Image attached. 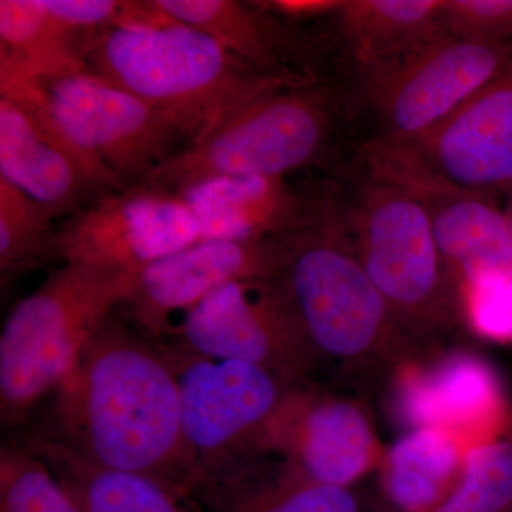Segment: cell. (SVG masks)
<instances>
[{
	"instance_id": "obj_20",
	"label": "cell",
	"mask_w": 512,
	"mask_h": 512,
	"mask_svg": "<svg viewBox=\"0 0 512 512\" xmlns=\"http://www.w3.org/2000/svg\"><path fill=\"white\" fill-rule=\"evenodd\" d=\"M12 441L52 470L82 512H204L183 488L144 474L96 466L35 430L16 434Z\"/></svg>"
},
{
	"instance_id": "obj_22",
	"label": "cell",
	"mask_w": 512,
	"mask_h": 512,
	"mask_svg": "<svg viewBox=\"0 0 512 512\" xmlns=\"http://www.w3.org/2000/svg\"><path fill=\"white\" fill-rule=\"evenodd\" d=\"M154 5L168 18L207 33L266 76L292 82H316L289 69L288 35L268 10L235 0H156Z\"/></svg>"
},
{
	"instance_id": "obj_19",
	"label": "cell",
	"mask_w": 512,
	"mask_h": 512,
	"mask_svg": "<svg viewBox=\"0 0 512 512\" xmlns=\"http://www.w3.org/2000/svg\"><path fill=\"white\" fill-rule=\"evenodd\" d=\"M177 195L197 218L202 239L284 237L312 220L284 178H210Z\"/></svg>"
},
{
	"instance_id": "obj_1",
	"label": "cell",
	"mask_w": 512,
	"mask_h": 512,
	"mask_svg": "<svg viewBox=\"0 0 512 512\" xmlns=\"http://www.w3.org/2000/svg\"><path fill=\"white\" fill-rule=\"evenodd\" d=\"M53 394L37 433L96 466L191 493L197 461L185 441L177 373L164 345L114 313Z\"/></svg>"
},
{
	"instance_id": "obj_13",
	"label": "cell",
	"mask_w": 512,
	"mask_h": 512,
	"mask_svg": "<svg viewBox=\"0 0 512 512\" xmlns=\"http://www.w3.org/2000/svg\"><path fill=\"white\" fill-rule=\"evenodd\" d=\"M392 414L406 431L439 429L468 448L501 439L511 424L507 392L494 367L466 349L406 360L390 375Z\"/></svg>"
},
{
	"instance_id": "obj_32",
	"label": "cell",
	"mask_w": 512,
	"mask_h": 512,
	"mask_svg": "<svg viewBox=\"0 0 512 512\" xmlns=\"http://www.w3.org/2000/svg\"><path fill=\"white\" fill-rule=\"evenodd\" d=\"M508 512H512V508H511V510H510V511H508Z\"/></svg>"
},
{
	"instance_id": "obj_2",
	"label": "cell",
	"mask_w": 512,
	"mask_h": 512,
	"mask_svg": "<svg viewBox=\"0 0 512 512\" xmlns=\"http://www.w3.org/2000/svg\"><path fill=\"white\" fill-rule=\"evenodd\" d=\"M275 279L319 367L359 380L379 379L424 352L400 328L366 274L343 220L312 218L284 235Z\"/></svg>"
},
{
	"instance_id": "obj_18",
	"label": "cell",
	"mask_w": 512,
	"mask_h": 512,
	"mask_svg": "<svg viewBox=\"0 0 512 512\" xmlns=\"http://www.w3.org/2000/svg\"><path fill=\"white\" fill-rule=\"evenodd\" d=\"M191 494L204 512H362L349 488L313 483L272 448L202 474Z\"/></svg>"
},
{
	"instance_id": "obj_5",
	"label": "cell",
	"mask_w": 512,
	"mask_h": 512,
	"mask_svg": "<svg viewBox=\"0 0 512 512\" xmlns=\"http://www.w3.org/2000/svg\"><path fill=\"white\" fill-rule=\"evenodd\" d=\"M138 274L63 262L20 299L0 333V417L16 429L72 373L84 349L127 301Z\"/></svg>"
},
{
	"instance_id": "obj_31",
	"label": "cell",
	"mask_w": 512,
	"mask_h": 512,
	"mask_svg": "<svg viewBox=\"0 0 512 512\" xmlns=\"http://www.w3.org/2000/svg\"><path fill=\"white\" fill-rule=\"evenodd\" d=\"M507 208H505V215H507L508 221L512 228V187L508 188L507 191Z\"/></svg>"
},
{
	"instance_id": "obj_24",
	"label": "cell",
	"mask_w": 512,
	"mask_h": 512,
	"mask_svg": "<svg viewBox=\"0 0 512 512\" xmlns=\"http://www.w3.org/2000/svg\"><path fill=\"white\" fill-rule=\"evenodd\" d=\"M53 18L42 0H0V72L49 74L84 69V37Z\"/></svg>"
},
{
	"instance_id": "obj_25",
	"label": "cell",
	"mask_w": 512,
	"mask_h": 512,
	"mask_svg": "<svg viewBox=\"0 0 512 512\" xmlns=\"http://www.w3.org/2000/svg\"><path fill=\"white\" fill-rule=\"evenodd\" d=\"M53 215L0 177V275L10 279L59 259Z\"/></svg>"
},
{
	"instance_id": "obj_9",
	"label": "cell",
	"mask_w": 512,
	"mask_h": 512,
	"mask_svg": "<svg viewBox=\"0 0 512 512\" xmlns=\"http://www.w3.org/2000/svg\"><path fill=\"white\" fill-rule=\"evenodd\" d=\"M167 348L198 477L266 448L269 424L295 384L265 367ZM197 481V480H195Z\"/></svg>"
},
{
	"instance_id": "obj_8",
	"label": "cell",
	"mask_w": 512,
	"mask_h": 512,
	"mask_svg": "<svg viewBox=\"0 0 512 512\" xmlns=\"http://www.w3.org/2000/svg\"><path fill=\"white\" fill-rule=\"evenodd\" d=\"M164 346L210 359L265 367L289 383L319 369L298 316L276 279L218 286L190 309Z\"/></svg>"
},
{
	"instance_id": "obj_17",
	"label": "cell",
	"mask_w": 512,
	"mask_h": 512,
	"mask_svg": "<svg viewBox=\"0 0 512 512\" xmlns=\"http://www.w3.org/2000/svg\"><path fill=\"white\" fill-rule=\"evenodd\" d=\"M0 177L57 217L83 208L106 188L90 164L45 121L13 97L0 94Z\"/></svg>"
},
{
	"instance_id": "obj_7",
	"label": "cell",
	"mask_w": 512,
	"mask_h": 512,
	"mask_svg": "<svg viewBox=\"0 0 512 512\" xmlns=\"http://www.w3.org/2000/svg\"><path fill=\"white\" fill-rule=\"evenodd\" d=\"M332 127V93L325 86L282 87L251 101L165 161L146 184L178 194L210 178H284L315 161Z\"/></svg>"
},
{
	"instance_id": "obj_10",
	"label": "cell",
	"mask_w": 512,
	"mask_h": 512,
	"mask_svg": "<svg viewBox=\"0 0 512 512\" xmlns=\"http://www.w3.org/2000/svg\"><path fill=\"white\" fill-rule=\"evenodd\" d=\"M512 59V43L446 35L390 69L365 79L377 140L406 143L427 133L493 82Z\"/></svg>"
},
{
	"instance_id": "obj_21",
	"label": "cell",
	"mask_w": 512,
	"mask_h": 512,
	"mask_svg": "<svg viewBox=\"0 0 512 512\" xmlns=\"http://www.w3.org/2000/svg\"><path fill=\"white\" fill-rule=\"evenodd\" d=\"M444 0H342L338 28L363 80L446 35Z\"/></svg>"
},
{
	"instance_id": "obj_3",
	"label": "cell",
	"mask_w": 512,
	"mask_h": 512,
	"mask_svg": "<svg viewBox=\"0 0 512 512\" xmlns=\"http://www.w3.org/2000/svg\"><path fill=\"white\" fill-rule=\"evenodd\" d=\"M83 60L90 72L174 114L195 140L258 97L306 84L266 76L207 33L168 16L90 33Z\"/></svg>"
},
{
	"instance_id": "obj_11",
	"label": "cell",
	"mask_w": 512,
	"mask_h": 512,
	"mask_svg": "<svg viewBox=\"0 0 512 512\" xmlns=\"http://www.w3.org/2000/svg\"><path fill=\"white\" fill-rule=\"evenodd\" d=\"M362 153L367 174L400 185L421 202L458 291L480 276H512L510 221L488 194L448 183L402 143L375 140Z\"/></svg>"
},
{
	"instance_id": "obj_15",
	"label": "cell",
	"mask_w": 512,
	"mask_h": 512,
	"mask_svg": "<svg viewBox=\"0 0 512 512\" xmlns=\"http://www.w3.org/2000/svg\"><path fill=\"white\" fill-rule=\"evenodd\" d=\"M265 446L313 483L338 488H349L383 458L365 409L311 382L288 390L269 424Z\"/></svg>"
},
{
	"instance_id": "obj_30",
	"label": "cell",
	"mask_w": 512,
	"mask_h": 512,
	"mask_svg": "<svg viewBox=\"0 0 512 512\" xmlns=\"http://www.w3.org/2000/svg\"><path fill=\"white\" fill-rule=\"evenodd\" d=\"M258 5L286 18H316L335 15L342 6V0H272Z\"/></svg>"
},
{
	"instance_id": "obj_4",
	"label": "cell",
	"mask_w": 512,
	"mask_h": 512,
	"mask_svg": "<svg viewBox=\"0 0 512 512\" xmlns=\"http://www.w3.org/2000/svg\"><path fill=\"white\" fill-rule=\"evenodd\" d=\"M2 94L22 101L90 164L107 190L147 183L165 161L194 143L190 128L90 72H0Z\"/></svg>"
},
{
	"instance_id": "obj_6",
	"label": "cell",
	"mask_w": 512,
	"mask_h": 512,
	"mask_svg": "<svg viewBox=\"0 0 512 512\" xmlns=\"http://www.w3.org/2000/svg\"><path fill=\"white\" fill-rule=\"evenodd\" d=\"M367 177L343 224L400 328L430 349L453 326L460 309L456 286L421 202L392 181Z\"/></svg>"
},
{
	"instance_id": "obj_23",
	"label": "cell",
	"mask_w": 512,
	"mask_h": 512,
	"mask_svg": "<svg viewBox=\"0 0 512 512\" xmlns=\"http://www.w3.org/2000/svg\"><path fill=\"white\" fill-rule=\"evenodd\" d=\"M466 451L447 431H406L382 458L384 495L399 512H437L456 484Z\"/></svg>"
},
{
	"instance_id": "obj_27",
	"label": "cell",
	"mask_w": 512,
	"mask_h": 512,
	"mask_svg": "<svg viewBox=\"0 0 512 512\" xmlns=\"http://www.w3.org/2000/svg\"><path fill=\"white\" fill-rule=\"evenodd\" d=\"M0 512H82L49 467L9 440L0 448Z\"/></svg>"
},
{
	"instance_id": "obj_29",
	"label": "cell",
	"mask_w": 512,
	"mask_h": 512,
	"mask_svg": "<svg viewBox=\"0 0 512 512\" xmlns=\"http://www.w3.org/2000/svg\"><path fill=\"white\" fill-rule=\"evenodd\" d=\"M448 35L484 43H512V0H444Z\"/></svg>"
},
{
	"instance_id": "obj_28",
	"label": "cell",
	"mask_w": 512,
	"mask_h": 512,
	"mask_svg": "<svg viewBox=\"0 0 512 512\" xmlns=\"http://www.w3.org/2000/svg\"><path fill=\"white\" fill-rule=\"evenodd\" d=\"M460 311L480 338L512 342V276L484 275L458 291Z\"/></svg>"
},
{
	"instance_id": "obj_12",
	"label": "cell",
	"mask_w": 512,
	"mask_h": 512,
	"mask_svg": "<svg viewBox=\"0 0 512 512\" xmlns=\"http://www.w3.org/2000/svg\"><path fill=\"white\" fill-rule=\"evenodd\" d=\"M198 241L200 224L183 198L147 184L101 195L56 231L60 261L133 274Z\"/></svg>"
},
{
	"instance_id": "obj_16",
	"label": "cell",
	"mask_w": 512,
	"mask_h": 512,
	"mask_svg": "<svg viewBox=\"0 0 512 512\" xmlns=\"http://www.w3.org/2000/svg\"><path fill=\"white\" fill-rule=\"evenodd\" d=\"M448 183L485 192L512 187V59L427 133L402 143Z\"/></svg>"
},
{
	"instance_id": "obj_14",
	"label": "cell",
	"mask_w": 512,
	"mask_h": 512,
	"mask_svg": "<svg viewBox=\"0 0 512 512\" xmlns=\"http://www.w3.org/2000/svg\"><path fill=\"white\" fill-rule=\"evenodd\" d=\"M282 238L195 242L141 269L130 296L116 313L141 335L165 345L185 313L218 286L275 279L284 249Z\"/></svg>"
},
{
	"instance_id": "obj_26",
	"label": "cell",
	"mask_w": 512,
	"mask_h": 512,
	"mask_svg": "<svg viewBox=\"0 0 512 512\" xmlns=\"http://www.w3.org/2000/svg\"><path fill=\"white\" fill-rule=\"evenodd\" d=\"M512 508V439L468 448L456 484L437 512H508Z\"/></svg>"
}]
</instances>
